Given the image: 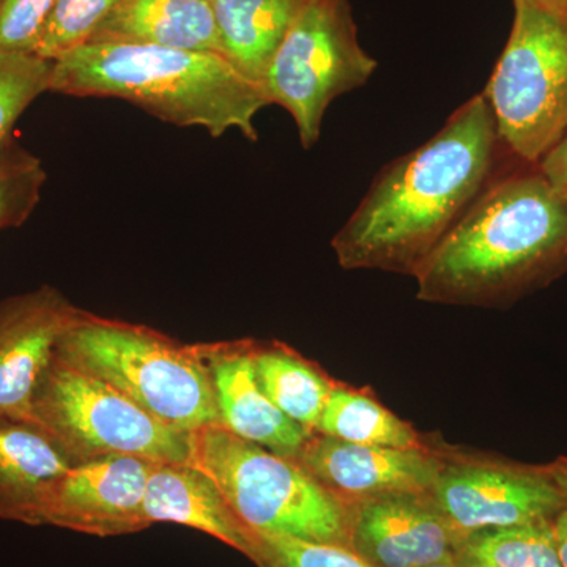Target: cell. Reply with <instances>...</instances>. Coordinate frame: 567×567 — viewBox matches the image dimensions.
Listing matches in <instances>:
<instances>
[{"instance_id":"2","label":"cell","mask_w":567,"mask_h":567,"mask_svg":"<svg viewBox=\"0 0 567 567\" xmlns=\"http://www.w3.org/2000/svg\"><path fill=\"white\" fill-rule=\"evenodd\" d=\"M567 271V203L536 164L516 163L481 194L417 270V300L505 308Z\"/></svg>"},{"instance_id":"7","label":"cell","mask_w":567,"mask_h":567,"mask_svg":"<svg viewBox=\"0 0 567 567\" xmlns=\"http://www.w3.org/2000/svg\"><path fill=\"white\" fill-rule=\"evenodd\" d=\"M513 2L509 39L481 95L507 153L537 164L567 130V17Z\"/></svg>"},{"instance_id":"26","label":"cell","mask_w":567,"mask_h":567,"mask_svg":"<svg viewBox=\"0 0 567 567\" xmlns=\"http://www.w3.org/2000/svg\"><path fill=\"white\" fill-rule=\"evenodd\" d=\"M58 0H0V51L35 54Z\"/></svg>"},{"instance_id":"18","label":"cell","mask_w":567,"mask_h":567,"mask_svg":"<svg viewBox=\"0 0 567 567\" xmlns=\"http://www.w3.org/2000/svg\"><path fill=\"white\" fill-rule=\"evenodd\" d=\"M308 0H212L219 50L246 80L262 87L276 52Z\"/></svg>"},{"instance_id":"31","label":"cell","mask_w":567,"mask_h":567,"mask_svg":"<svg viewBox=\"0 0 567 567\" xmlns=\"http://www.w3.org/2000/svg\"><path fill=\"white\" fill-rule=\"evenodd\" d=\"M424 567H458V565L456 559H454V555H451V557L442 559V561H436L434 563V565H429Z\"/></svg>"},{"instance_id":"6","label":"cell","mask_w":567,"mask_h":567,"mask_svg":"<svg viewBox=\"0 0 567 567\" xmlns=\"http://www.w3.org/2000/svg\"><path fill=\"white\" fill-rule=\"evenodd\" d=\"M32 415L74 465L102 457L192 464V434L162 423L117 388L58 354L41 377Z\"/></svg>"},{"instance_id":"25","label":"cell","mask_w":567,"mask_h":567,"mask_svg":"<svg viewBox=\"0 0 567 567\" xmlns=\"http://www.w3.org/2000/svg\"><path fill=\"white\" fill-rule=\"evenodd\" d=\"M249 559L257 567H372L352 547L256 532Z\"/></svg>"},{"instance_id":"10","label":"cell","mask_w":567,"mask_h":567,"mask_svg":"<svg viewBox=\"0 0 567 567\" xmlns=\"http://www.w3.org/2000/svg\"><path fill=\"white\" fill-rule=\"evenodd\" d=\"M446 443L385 447L354 445L312 432L295 461L349 505L380 496L429 494L445 458Z\"/></svg>"},{"instance_id":"32","label":"cell","mask_w":567,"mask_h":567,"mask_svg":"<svg viewBox=\"0 0 567 567\" xmlns=\"http://www.w3.org/2000/svg\"><path fill=\"white\" fill-rule=\"evenodd\" d=\"M205 2H212V0H205Z\"/></svg>"},{"instance_id":"17","label":"cell","mask_w":567,"mask_h":567,"mask_svg":"<svg viewBox=\"0 0 567 567\" xmlns=\"http://www.w3.org/2000/svg\"><path fill=\"white\" fill-rule=\"evenodd\" d=\"M89 43L142 44L221 54L212 2L205 0H122Z\"/></svg>"},{"instance_id":"15","label":"cell","mask_w":567,"mask_h":567,"mask_svg":"<svg viewBox=\"0 0 567 567\" xmlns=\"http://www.w3.org/2000/svg\"><path fill=\"white\" fill-rule=\"evenodd\" d=\"M144 513L151 525H185L251 557L252 532L238 520L216 484L196 466L153 465L145 486Z\"/></svg>"},{"instance_id":"9","label":"cell","mask_w":567,"mask_h":567,"mask_svg":"<svg viewBox=\"0 0 567 567\" xmlns=\"http://www.w3.org/2000/svg\"><path fill=\"white\" fill-rule=\"evenodd\" d=\"M431 496L456 544L486 529L554 520L567 506L546 465L451 445Z\"/></svg>"},{"instance_id":"4","label":"cell","mask_w":567,"mask_h":567,"mask_svg":"<svg viewBox=\"0 0 567 567\" xmlns=\"http://www.w3.org/2000/svg\"><path fill=\"white\" fill-rule=\"evenodd\" d=\"M189 465L210 477L249 532L352 547L354 506L295 458L208 425L192 434Z\"/></svg>"},{"instance_id":"12","label":"cell","mask_w":567,"mask_h":567,"mask_svg":"<svg viewBox=\"0 0 567 567\" xmlns=\"http://www.w3.org/2000/svg\"><path fill=\"white\" fill-rule=\"evenodd\" d=\"M78 315L50 286L0 301V417L35 424L33 395Z\"/></svg>"},{"instance_id":"13","label":"cell","mask_w":567,"mask_h":567,"mask_svg":"<svg viewBox=\"0 0 567 567\" xmlns=\"http://www.w3.org/2000/svg\"><path fill=\"white\" fill-rule=\"evenodd\" d=\"M456 540L431 492L380 496L353 511L352 548L372 567H424L454 554Z\"/></svg>"},{"instance_id":"5","label":"cell","mask_w":567,"mask_h":567,"mask_svg":"<svg viewBox=\"0 0 567 567\" xmlns=\"http://www.w3.org/2000/svg\"><path fill=\"white\" fill-rule=\"evenodd\" d=\"M55 354L117 388L175 431L223 425L210 369L188 347L145 327L80 311Z\"/></svg>"},{"instance_id":"23","label":"cell","mask_w":567,"mask_h":567,"mask_svg":"<svg viewBox=\"0 0 567 567\" xmlns=\"http://www.w3.org/2000/svg\"><path fill=\"white\" fill-rule=\"evenodd\" d=\"M54 62L35 54L0 51V148L13 141L14 125L44 92H50Z\"/></svg>"},{"instance_id":"19","label":"cell","mask_w":567,"mask_h":567,"mask_svg":"<svg viewBox=\"0 0 567 567\" xmlns=\"http://www.w3.org/2000/svg\"><path fill=\"white\" fill-rule=\"evenodd\" d=\"M316 432L365 446L413 447L432 440L386 409L371 390L341 382H334Z\"/></svg>"},{"instance_id":"27","label":"cell","mask_w":567,"mask_h":567,"mask_svg":"<svg viewBox=\"0 0 567 567\" xmlns=\"http://www.w3.org/2000/svg\"><path fill=\"white\" fill-rule=\"evenodd\" d=\"M544 178L567 203V130L536 164Z\"/></svg>"},{"instance_id":"20","label":"cell","mask_w":567,"mask_h":567,"mask_svg":"<svg viewBox=\"0 0 567 567\" xmlns=\"http://www.w3.org/2000/svg\"><path fill=\"white\" fill-rule=\"evenodd\" d=\"M257 377L271 402L290 420L316 432L336 380L289 347L254 344Z\"/></svg>"},{"instance_id":"1","label":"cell","mask_w":567,"mask_h":567,"mask_svg":"<svg viewBox=\"0 0 567 567\" xmlns=\"http://www.w3.org/2000/svg\"><path fill=\"white\" fill-rule=\"evenodd\" d=\"M516 163L486 100L473 96L431 140L380 171L331 241L338 264L415 278L481 194Z\"/></svg>"},{"instance_id":"3","label":"cell","mask_w":567,"mask_h":567,"mask_svg":"<svg viewBox=\"0 0 567 567\" xmlns=\"http://www.w3.org/2000/svg\"><path fill=\"white\" fill-rule=\"evenodd\" d=\"M50 92L121 99L159 121L213 137L240 132L257 141L254 118L268 106L260 85L219 52L89 43L54 61Z\"/></svg>"},{"instance_id":"14","label":"cell","mask_w":567,"mask_h":567,"mask_svg":"<svg viewBox=\"0 0 567 567\" xmlns=\"http://www.w3.org/2000/svg\"><path fill=\"white\" fill-rule=\"evenodd\" d=\"M254 342L223 346L210 374L221 424L246 442L295 458L312 432L284 415L268 398L254 363Z\"/></svg>"},{"instance_id":"30","label":"cell","mask_w":567,"mask_h":567,"mask_svg":"<svg viewBox=\"0 0 567 567\" xmlns=\"http://www.w3.org/2000/svg\"><path fill=\"white\" fill-rule=\"evenodd\" d=\"M524 2L551 11V13L565 14L567 17V0H524Z\"/></svg>"},{"instance_id":"29","label":"cell","mask_w":567,"mask_h":567,"mask_svg":"<svg viewBox=\"0 0 567 567\" xmlns=\"http://www.w3.org/2000/svg\"><path fill=\"white\" fill-rule=\"evenodd\" d=\"M548 473H550L551 480L555 481L559 492L565 496L567 503V457L555 458L554 462L547 464Z\"/></svg>"},{"instance_id":"22","label":"cell","mask_w":567,"mask_h":567,"mask_svg":"<svg viewBox=\"0 0 567 567\" xmlns=\"http://www.w3.org/2000/svg\"><path fill=\"white\" fill-rule=\"evenodd\" d=\"M47 181L39 156L20 142L13 140L0 148V233L20 227L31 218Z\"/></svg>"},{"instance_id":"11","label":"cell","mask_w":567,"mask_h":567,"mask_svg":"<svg viewBox=\"0 0 567 567\" xmlns=\"http://www.w3.org/2000/svg\"><path fill=\"white\" fill-rule=\"evenodd\" d=\"M153 462L102 457L71 466L41 507V525L93 536H118L152 527L144 513Z\"/></svg>"},{"instance_id":"24","label":"cell","mask_w":567,"mask_h":567,"mask_svg":"<svg viewBox=\"0 0 567 567\" xmlns=\"http://www.w3.org/2000/svg\"><path fill=\"white\" fill-rule=\"evenodd\" d=\"M121 2L122 0H58L41 32L35 55L54 62L84 47Z\"/></svg>"},{"instance_id":"8","label":"cell","mask_w":567,"mask_h":567,"mask_svg":"<svg viewBox=\"0 0 567 567\" xmlns=\"http://www.w3.org/2000/svg\"><path fill=\"white\" fill-rule=\"evenodd\" d=\"M377 66L358 40L349 0H308L268 66L262 91L268 103L292 115L308 151L330 104L363 87Z\"/></svg>"},{"instance_id":"16","label":"cell","mask_w":567,"mask_h":567,"mask_svg":"<svg viewBox=\"0 0 567 567\" xmlns=\"http://www.w3.org/2000/svg\"><path fill=\"white\" fill-rule=\"evenodd\" d=\"M73 465L40 425L0 417V520L41 525L48 492Z\"/></svg>"},{"instance_id":"28","label":"cell","mask_w":567,"mask_h":567,"mask_svg":"<svg viewBox=\"0 0 567 567\" xmlns=\"http://www.w3.org/2000/svg\"><path fill=\"white\" fill-rule=\"evenodd\" d=\"M551 524H554L559 561H561V567H567V506L559 511Z\"/></svg>"},{"instance_id":"21","label":"cell","mask_w":567,"mask_h":567,"mask_svg":"<svg viewBox=\"0 0 567 567\" xmlns=\"http://www.w3.org/2000/svg\"><path fill=\"white\" fill-rule=\"evenodd\" d=\"M554 520L486 529L458 540V567H561Z\"/></svg>"}]
</instances>
